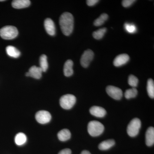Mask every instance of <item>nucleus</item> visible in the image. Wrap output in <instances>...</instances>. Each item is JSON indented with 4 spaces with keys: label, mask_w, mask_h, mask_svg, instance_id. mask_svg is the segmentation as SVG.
Wrapping results in <instances>:
<instances>
[{
    "label": "nucleus",
    "mask_w": 154,
    "mask_h": 154,
    "mask_svg": "<svg viewBox=\"0 0 154 154\" xmlns=\"http://www.w3.org/2000/svg\"><path fill=\"white\" fill-rule=\"evenodd\" d=\"M59 24L63 33L69 36L72 32L74 28V18L69 12H65L60 18Z\"/></svg>",
    "instance_id": "f257e3e1"
},
{
    "label": "nucleus",
    "mask_w": 154,
    "mask_h": 154,
    "mask_svg": "<svg viewBox=\"0 0 154 154\" xmlns=\"http://www.w3.org/2000/svg\"><path fill=\"white\" fill-rule=\"evenodd\" d=\"M18 30L16 27L11 25L5 26L0 29V36L5 39H12L18 36Z\"/></svg>",
    "instance_id": "f03ea898"
},
{
    "label": "nucleus",
    "mask_w": 154,
    "mask_h": 154,
    "mask_svg": "<svg viewBox=\"0 0 154 154\" xmlns=\"http://www.w3.org/2000/svg\"><path fill=\"white\" fill-rule=\"evenodd\" d=\"M89 134L93 137H97L102 134L104 130L103 125L99 121H92L89 122L88 126Z\"/></svg>",
    "instance_id": "7ed1b4c3"
},
{
    "label": "nucleus",
    "mask_w": 154,
    "mask_h": 154,
    "mask_svg": "<svg viewBox=\"0 0 154 154\" xmlns=\"http://www.w3.org/2000/svg\"><path fill=\"white\" fill-rule=\"evenodd\" d=\"M76 102V97L72 94L63 95L60 99V104L61 107L66 110L70 109L73 107Z\"/></svg>",
    "instance_id": "20e7f679"
},
{
    "label": "nucleus",
    "mask_w": 154,
    "mask_h": 154,
    "mask_svg": "<svg viewBox=\"0 0 154 154\" xmlns=\"http://www.w3.org/2000/svg\"><path fill=\"white\" fill-rule=\"evenodd\" d=\"M141 126V122L138 118H134L130 122L127 127V133L131 137L136 136L138 134Z\"/></svg>",
    "instance_id": "39448f33"
},
{
    "label": "nucleus",
    "mask_w": 154,
    "mask_h": 154,
    "mask_svg": "<svg viewBox=\"0 0 154 154\" xmlns=\"http://www.w3.org/2000/svg\"><path fill=\"white\" fill-rule=\"evenodd\" d=\"M35 118L38 123L42 124L48 123L51 120L50 113L45 110H40L36 113Z\"/></svg>",
    "instance_id": "423d86ee"
},
{
    "label": "nucleus",
    "mask_w": 154,
    "mask_h": 154,
    "mask_svg": "<svg viewBox=\"0 0 154 154\" xmlns=\"http://www.w3.org/2000/svg\"><path fill=\"white\" fill-rule=\"evenodd\" d=\"M94 57V53L91 49L86 50L82 55L81 58V64L84 68H87Z\"/></svg>",
    "instance_id": "0eeeda50"
},
{
    "label": "nucleus",
    "mask_w": 154,
    "mask_h": 154,
    "mask_svg": "<svg viewBox=\"0 0 154 154\" xmlns=\"http://www.w3.org/2000/svg\"><path fill=\"white\" fill-rule=\"evenodd\" d=\"M106 92L110 97L116 100H120L122 96V91L120 88L113 86H108Z\"/></svg>",
    "instance_id": "6e6552de"
},
{
    "label": "nucleus",
    "mask_w": 154,
    "mask_h": 154,
    "mask_svg": "<svg viewBox=\"0 0 154 154\" xmlns=\"http://www.w3.org/2000/svg\"><path fill=\"white\" fill-rule=\"evenodd\" d=\"M44 27L47 33L51 36H54L56 33V28L54 22L50 18L45 19Z\"/></svg>",
    "instance_id": "1a4fd4ad"
},
{
    "label": "nucleus",
    "mask_w": 154,
    "mask_h": 154,
    "mask_svg": "<svg viewBox=\"0 0 154 154\" xmlns=\"http://www.w3.org/2000/svg\"><path fill=\"white\" fill-rule=\"evenodd\" d=\"M129 56L127 54H123L117 56L114 59L113 65L114 66L119 67L124 65L129 60Z\"/></svg>",
    "instance_id": "9d476101"
},
{
    "label": "nucleus",
    "mask_w": 154,
    "mask_h": 154,
    "mask_svg": "<svg viewBox=\"0 0 154 154\" xmlns=\"http://www.w3.org/2000/svg\"><path fill=\"white\" fill-rule=\"evenodd\" d=\"M91 114L97 117H103L106 114V110L103 107L99 106H93L90 110Z\"/></svg>",
    "instance_id": "9b49d317"
},
{
    "label": "nucleus",
    "mask_w": 154,
    "mask_h": 154,
    "mask_svg": "<svg viewBox=\"0 0 154 154\" xmlns=\"http://www.w3.org/2000/svg\"><path fill=\"white\" fill-rule=\"evenodd\" d=\"M146 144L149 146L153 145L154 143V128L150 127L147 130L146 134Z\"/></svg>",
    "instance_id": "f8f14e48"
},
{
    "label": "nucleus",
    "mask_w": 154,
    "mask_h": 154,
    "mask_svg": "<svg viewBox=\"0 0 154 154\" xmlns=\"http://www.w3.org/2000/svg\"><path fill=\"white\" fill-rule=\"evenodd\" d=\"M42 71L39 67L33 66L29 69L28 73L30 77H32L36 79H39L42 75Z\"/></svg>",
    "instance_id": "ddd939ff"
},
{
    "label": "nucleus",
    "mask_w": 154,
    "mask_h": 154,
    "mask_svg": "<svg viewBox=\"0 0 154 154\" xmlns=\"http://www.w3.org/2000/svg\"><path fill=\"white\" fill-rule=\"evenodd\" d=\"M29 0H14L12 2V5L15 9H22L28 8L30 5Z\"/></svg>",
    "instance_id": "4468645a"
},
{
    "label": "nucleus",
    "mask_w": 154,
    "mask_h": 154,
    "mask_svg": "<svg viewBox=\"0 0 154 154\" xmlns=\"http://www.w3.org/2000/svg\"><path fill=\"white\" fill-rule=\"evenodd\" d=\"M73 62L71 60H68L65 63L63 68V72L65 76L70 77L73 74Z\"/></svg>",
    "instance_id": "2eb2a0df"
},
{
    "label": "nucleus",
    "mask_w": 154,
    "mask_h": 154,
    "mask_svg": "<svg viewBox=\"0 0 154 154\" xmlns=\"http://www.w3.org/2000/svg\"><path fill=\"white\" fill-rule=\"evenodd\" d=\"M70 131L67 129H63L61 130L57 134L58 138L61 141H66L69 139L71 137Z\"/></svg>",
    "instance_id": "dca6fc26"
},
{
    "label": "nucleus",
    "mask_w": 154,
    "mask_h": 154,
    "mask_svg": "<svg viewBox=\"0 0 154 154\" xmlns=\"http://www.w3.org/2000/svg\"><path fill=\"white\" fill-rule=\"evenodd\" d=\"M115 144V141L113 140H107L102 142L99 144V148L101 150H106L113 146Z\"/></svg>",
    "instance_id": "f3484780"
},
{
    "label": "nucleus",
    "mask_w": 154,
    "mask_h": 154,
    "mask_svg": "<svg viewBox=\"0 0 154 154\" xmlns=\"http://www.w3.org/2000/svg\"><path fill=\"white\" fill-rule=\"evenodd\" d=\"M6 52L9 56L14 58L19 57L21 54V53L19 50L17 49L14 46L11 45L7 46L6 48Z\"/></svg>",
    "instance_id": "a211bd4d"
},
{
    "label": "nucleus",
    "mask_w": 154,
    "mask_h": 154,
    "mask_svg": "<svg viewBox=\"0 0 154 154\" xmlns=\"http://www.w3.org/2000/svg\"><path fill=\"white\" fill-rule=\"evenodd\" d=\"M27 137L23 133H19L16 135L15 137V142L16 144L18 146H22L27 141Z\"/></svg>",
    "instance_id": "6ab92c4d"
},
{
    "label": "nucleus",
    "mask_w": 154,
    "mask_h": 154,
    "mask_svg": "<svg viewBox=\"0 0 154 154\" xmlns=\"http://www.w3.org/2000/svg\"><path fill=\"white\" fill-rule=\"evenodd\" d=\"M39 65L42 72H45L48 69V65L47 61V57L45 54H42L39 58Z\"/></svg>",
    "instance_id": "aec40b11"
},
{
    "label": "nucleus",
    "mask_w": 154,
    "mask_h": 154,
    "mask_svg": "<svg viewBox=\"0 0 154 154\" xmlns=\"http://www.w3.org/2000/svg\"><path fill=\"white\" fill-rule=\"evenodd\" d=\"M147 91L149 96L152 99L154 98V82L152 79H149L148 80L147 85Z\"/></svg>",
    "instance_id": "412c9836"
},
{
    "label": "nucleus",
    "mask_w": 154,
    "mask_h": 154,
    "mask_svg": "<svg viewBox=\"0 0 154 154\" xmlns=\"http://www.w3.org/2000/svg\"><path fill=\"white\" fill-rule=\"evenodd\" d=\"M108 16L106 14H102L101 16L95 20L94 22V25L96 26H101L104 24L105 21L108 19Z\"/></svg>",
    "instance_id": "4be33fe9"
},
{
    "label": "nucleus",
    "mask_w": 154,
    "mask_h": 154,
    "mask_svg": "<svg viewBox=\"0 0 154 154\" xmlns=\"http://www.w3.org/2000/svg\"><path fill=\"white\" fill-rule=\"evenodd\" d=\"M137 90L135 88H132L126 90L125 93V96L127 99L135 98L137 96Z\"/></svg>",
    "instance_id": "5701e85b"
},
{
    "label": "nucleus",
    "mask_w": 154,
    "mask_h": 154,
    "mask_svg": "<svg viewBox=\"0 0 154 154\" xmlns=\"http://www.w3.org/2000/svg\"><path fill=\"white\" fill-rule=\"evenodd\" d=\"M107 31V28H102L95 31L93 33V37L96 39H100L103 38Z\"/></svg>",
    "instance_id": "b1692460"
},
{
    "label": "nucleus",
    "mask_w": 154,
    "mask_h": 154,
    "mask_svg": "<svg viewBox=\"0 0 154 154\" xmlns=\"http://www.w3.org/2000/svg\"><path fill=\"white\" fill-rule=\"evenodd\" d=\"M124 28L127 32L130 33H136L137 30L136 26L133 24L126 23L125 24Z\"/></svg>",
    "instance_id": "393cba45"
},
{
    "label": "nucleus",
    "mask_w": 154,
    "mask_h": 154,
    "mask_svg": "<svg viewBox=\"0 0 154 154\" xmlns=\"http://www.w3.org/2000/svg\"><path fill=\"white\" fill-rule=\"evenodd\" d=\"M128 83L129 85L133 87V88H135L137 87L138 84V79L134 75H130L128 77Z\"/></svg>",
    "instance_id": "a878e982"
},
{
    "label": "nucleus",
    "mask_w": 154,
    "mask_h": 154,
    "mask_svg": "<svg viewBox=\"0 0 154 154\" xmlns=\"http://www.w3.org/2000/svg\"><path fill=\"white\" fill-rule=\"evenodd\" d=\"M135 2L134 0H124L122 1V5L125 8H128L131 6Z\"/></svg>",
    "instance_id": "bb28decb"
},
{
    "label": "nucleus",
    "mask_w": 154,
    "mask_h": 154,
    "mask_svg": "<svg viewBox=\"0 0 154 154\" xmlns=\"http://www.w3.org/2000/svg\"><path fill=\"white\" fill-rule=\"evenodd\" d=\"M99 2L98 0H88L87 1V4L88 6H93L96 5Z\"/></svg>",
    "instance_id": "cd10ccee"
},
{
    "label": "nucleus",
    "mask_w": 154,
    "mask_h": 154,
    "mask_svg": "<svg viewBox=\"0 0 154 154\" xmlns=\"http://www.w3.org/2000/svg\"><path fill=\"white\" fill-rule=\"evenodd\" d=\"M72 152L70 149H65L62 150L59 152L58 154H71Z\"/></svg>",
    "instance_id": "c85d7f7f"
},
{
    "label": "nucleus",
    "mask_w": 154,
    "mask_h": 154,
    "mask_svg": "<svg viewBox=\"0 0 154 154\" xmlns=\"http://www.w3.org/2000/svg\"><path fill=\"white\" fill-rule=\"evenodd\" d=\"M81 154H91V153L89 151L87 150H84L81 153Z\"/></svg>",
    "instance_id": "c756f323"
},
{
    "label": "nucleus",
    "mask_w": 154,
    "mask_h": 154,
    "mask_svg": "<svg viewBox=\"0 0 154 154\" xmlns=\"http://www.w3.org/2000/svg\"><path fill=\"white\" fill-rule=\"evenodd\" d=\"M25 75H26V76L30 77V76H29V73H28V72H26V74H25Z\"/></svg>",
    "instance_id": "7c9ffc66"
},
{
    "label": "nucleus",
    "mask_w": 154,
    "mask_h": 154,
    "mask_svg": "<svg viewBox=\"0 0 154 154\" xmlns=\"http://www.w3.org/2000/svg\"><path fill=\"white\" fill-rule=\"evenodd\" d=\"M4 0H0V2H4Z\"/></svg>",
    "instance_id": "2f4dec72"
}]
</instances>
